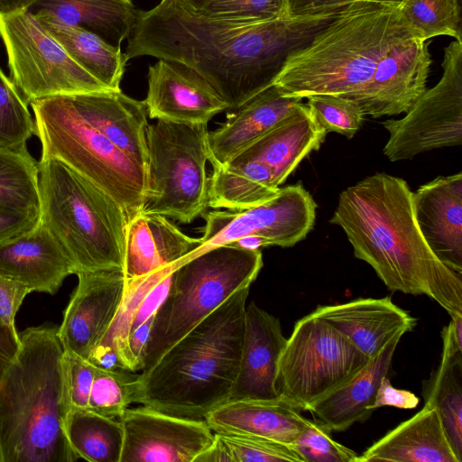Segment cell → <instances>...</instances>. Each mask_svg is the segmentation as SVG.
Instances as JSON below:
<instances>
[{"mask_svg": "<svg viewBox=\"0 0 462 462\" xmlns=\"http://www.w3.org/2000/svg\"><path fill=\"white\" fill-rule=\"evenodd\" d=\"M342 9V8H341ZM247 22L197 13L174 0L138 12L124 53L152 56L199 74L235 110L272 86L287 58L339 13Z\"/></svg>", "mask_w": 462, "mask_h": 462, "instance_id": "1", "label": "cell"}, {"mask_svg": "<svg viewBox=\"0 0 462 462\" xmlns=\"http://www.w3.org/2000/svg\"><path fill=\"white\" fill-rule=\"evenodd\" d=\"M329 222L342 228L355 257L368 263L390 291L426 295L451 318L462 315V274L427 245L403 179L376 172L347 187Z\"/></svg>", "mask_w": 462, "mask_h": 462, "instance_id": "2", "label": "cell"}, {"mask_svg": "<svg viewBox=\"0 0 462 462\" xmlns=\"http://www.w3.org/2000/svg\"><path fill=\"white\" fill-rule=\"evenodd\" d=\"M250 287L236 291L138 375L135 402L205 420L230 399L242 353Z\"/></svg>", "mask_w": 462, "mask_h": 462, "instance_id": "3", "label": "cell"}, {"mask_svg": "<svg viewBox=\"0 0 462 462\" xmlns=\"http://www.w3.org/2000/svg\"><path fill=\"white\" fill-rule=\"evenodd\" d=\"M58 328L25 329L0 378L2 462H74L64 430L65 397Z\"/></svg>", "mask_w": 462, "mask_h": 462, "instance_id": "4", "label": "cell"}, {"mask_svg": "<svg viewBox=\"0 0 462 462\" xmlns=\"http://www.w3.org/2000/svg\"><path fill=\"white\" fill-rule=\"evenodd\" d=\"M411 37L416 35L398 5L354 2L287 58L273 85L283 95L300 99L315 95L353 99L388 49Z\"/></svg>", "mask_w": 462, "mask_h": 462, "instance_id": "5", "label": "cell"}, {"mask_svg": "<svg viewBox=\"0 0 462 462\" xmlns=\"http://www.w3.org/2000/svg\"><path fill=\"white\" fill-rule=\"evenodd\" d=\"M38 168L40 220L64 249L75 274L124 271L128 218L123 208L59 160H40Z\"/></svg>", "mask_w": 462, "mask_h": 462, "instance_id": "6", "label": "cell"}, {"mask_svg": "<svg viewBox=\"0 0 462 462\" xmlns=\"http://www.w3.org/2000/svg\"><path fill=\"white\" fill-rule=\"evenodd\" d=\"M262 267L260 249L236 243L211 246L181 261L154 316L142 371L236 291L250 287Z\"/></svg>", "mask_w": 462, "mask_h": 462, "instance_id": "7", "label": "cell"}, {"mask_svg": "<svg viewBox=\"0 0 462 462\" xmlns=\"http://www.w3.org/2000/svg\"><path fill=\"white\" fill-rule=\"evenodd\" d=\"M41 158L56 159L91 181L125 210L128 221L142 211L145 169L85 121L67 95L33 100Z\"/></svg>", "mask_w": 462, "mask_h": 462, "instance_id": "8", "label": "cell"}, {"mask_svg": "<svg viewBox=\"0 0 462 462\" xmlns=\"http://www.w3.org/2000/svg\"><path fill=\"white\" fill-rule=\"evenodd\" d=\"M208 124L158 119L148 125L142 212L189 224L208 208Z\"/></svg>", "mask_w": 462, "mask_h": 462, "instance_id": "9", "label": "cell"}, {"mask_svg": "<svg viewBox=\"0 0 462 462\" xmlns=\"http://www.w3.org/2000/svg\"><path fill=\"white\" fill-rule=\"evenodd\" d=\"M369 361L314 311L298 320L287 338L276 375L278 397L297 410L346 383Z\"/></svg>", "mask_w": 462, "mask_h": 462, "instance_id": "10", "label": "cell"}, {"mask_svg": "<svg viewBox=\"0 0 462 462\" xmlns=\"http://www.w3.org/2000/svg\"><path fill=\"white\" fill-rule=\"evenodd\" d=\"M0 38L10 79L27 104L60 95L111 90L77 63L23 7L0 12Z\"/></svg>", "mask_w": 462, "mask_h": 462, "instance_id": "11", "label": "cell"}, {"mask_svg": "<svg viewBox=\"0 0 462 462\" xmlns=\"http://www.w3.org/2000/svg\"><path fill=\"white\" fill-rule=\"evenodd\" d=\"M443 75L400 119L383 122L389 138L383 149L391 162L462 144V42L444 50Z\"/></svg>", "mask_w": 462, "mask_h": 462, "instance_id": "12", "label": "cell"}, {"mask_svg": "<svg viewBox=\"0 0 462 462\" xmlns=\"http://www.w3.org/2000/svg\"><path fill=\"white\" fill-rule=\"evenodd\" d=\"M316 208L310 193L297 183L279 188L273 198L250 208L206 211L201 245L194 253L245 236L258 238L263 247H291L312 229Z\"/></svg>", "mask_w": 462, "mask_h": 462, "instance_id": "13", "label": "cell"}, {"mask_svg": "<svg viewBox=\"0 0 462 462\" xmlns=\"http://www.w3.org/2000/svg\"><path fill=\"white\" fill-rule=\"evenodd\" d=\"M120 462H195L214 441L205 420L173 416L150 407L127 409Z\"/></svg>", "mask_w": 462, "mask_h": 462, "instance_id": "14", "label": "cell"}, {"mask_svg": "<svg viewBox=\"0 0 462 462\" xmlns=\"http://www.w3.org/2000/svg\"><path fill=\"white\" fill-rule=\"evenodd\" d=\"M58 337L64 351L87 359L112 324L125 296L123 270L79 272Z\"/></svg>", "mask_w": 462, "mask_h": 462, "instance_id": "15", "label": "cell"}, {"mask_svg": "<svg viewBox=\"0 0 462 462\" xmlns=\"http://www.w3.org/2000/svg\"><path fill=\"white\" fill-rule=\"evenodd\" d=\"M431 58L427 41L395 42L378 60L364 89L353 99L374 118L405 113L426 90Z\"/></svg>", "mask_w": 462, "mask_h": 462, "instance_id": "16", "label": "cell"}, {"mask_svg": "<svg viewBox=\"0 0 462 462\" xmlns=\"http://www.w3.org/2000/svg\"><path fill=\"white\" fill-rule=\"evenodd\" d=\"M148 116L182 124H208L227 106L211 85L182 64L158 60L148 69Z\"/></svg>", "mask_w": 462, "mask_h": 462, "instance_id": "17", "label": "cell"}, {"mask_svg": "<svg viewBox=\"0 0 462 462\" xmlns=\"http://www.w3.org/2000/svg\"><path fill=\"white\" fill-rule=\"evenodd\" d=\"M420 232L435 256L462 274V173L439 176L412 192Z\"/></svg>", "mask_w": 462, "mask_h": 462, "instance_id": "18", "label": "cell"}, {"mask_svg": "<svg viewBox=\"0 0 462 462\" xmlns=\"http://www.w3.org/2000/svg\"><path fill=\"white\" fill-rule=\"evenodd\" d=\"M286 341L277 317L254 302L245 307L239 370L229 401L278 398L275 382Z\"/></svg>", "mask_w": 462, "mask_h": 462, "instance_id": "19", "label": "cell"}, {"mask_svg": "<svg viewBox=\"0 0 462 462\" xmlns=\"http://www.w3.org/2000/svg\"><path fill=\"white\" fill-rule=\"evenodd\" d=\"M75 274L64 249L41 220L31 229L0 244V275L32 291L55 294Z\"/></svg>", "mask_w": 462, "mask_h": 462, "instance_id": "20", "label": "cell"}, {"mask_svg": "<svg viewBox=\"0 0 462 462\" xmlns=\"http://www.w3.org/2000/svg\"><path fill=\"white\" fill-rule=\"evenodd\" d=\"M314 312L369 359L378 355L395 336H403L416 325V319L395 305L390 297L319 306Z\"/></svg>", "mask_w": 462, "mask_h": 462, "instance_id": "21", "label": "cell"}, {"mask_svg": "<svg viewBox=\"0 0 462 462\" xmlns=\"http://www.w3.org/2000/svg\"><path fill=\"white\" fill-rule=\"evenodd\" d=\"M80 116L142 165L147 162L148 111L121 90L67 95Z\"/></svg>", "mask_w": 462, "mask_h": 462, "instance_id": "22", "label": "cell"}, {"mask_svg": "<svg viewBox=\"0 0 462 462\" xmlns=\"http://www.w3.org/2000/svg\"><path fill=\"white\" fill-rule=\"evenodd\" d=\"M327 134L309 106L300 102L233 160L266 164L279 187L310 153L319 149Z\"/></svg>", "mask_w": 462, "mask_h": 462, "instance_id": "23", "label": "cell"}, {"mask_svg": "<svg viewBox=\"0 0 462 462\" xmlns=\"http://www.w3.org/2000/svg\"><path fill=\"white\" fill-rule=\"evenodd\" d=\"M302 99L283 95L272 85L229 114L225 123L208 135L212 166L229 162L279 121Z\"/></svg>", "mask_w": 462, "mask_h": 462, "instance_id": "24", "label": "cell"}, {"mask_svg": "<svg viewBox=\"0 0 462 462\" xmlns=\"http://www.w3.org/2000/svg\"><path fill=\"white\" fill-rule=\"evenodd\" d=\"M200 238L182 233L166 217L140 212L125 230L124 273L127 279L178 263L197 251Z\"/></svg>", "mask_w": 462, "mask_h": 462, "instance_id": "25", "label": "cell"}, {"mask_svg": "<svg viewBox=\"0 0 462 462\" xmlns=\"http://www.w3.org/2000/svg\"><path fill=\"white\" fill-rule=\"evenodd\" d=\"M205 420L215 433L252 435L291 446L310 421L279 397L229 401L209 412Z\"/></svg>", "mask_w": 462, "mask_h": 462, "instance_id": "26", "label": "cell"}, {"mask_svg": "<svg viewBox=\"0 0 462 462\" xmlns=\"http://www.w3.org/2000/svg\"><path fill=\"white\" fill-rule=\"evenodd\" d=\"M402 336H395L350 380L314 402L307 411L330 431H344L367 420L377 389L387 376L393 354Z\"/></svg>", "mask_w": 462, "mask_h": 462, "instance_id": "27", "label": "cell"}, {"mask_svg": "<svg viewBox=\"0 0 462 462\" xmlns=\"http://www.w3.org/2000/svg\"><path fill=\"white\" fill-rule=\"evenodd\" d=\"M459 462L436 408L425 404L409 420L388 431L357 462Z\"/></svg>", "mask_w": 462, "mask_h": 462, "instance_id": "28", "label": "cell"}, {"mask_svg": "<svg viewBox=\"0 0 462 462\" xmlns=\"http://www.w3.org/2000/svg\"><path fill=\"white\" fill-rule=\"evenodd\" d=\"M23 8L88 30L117 47L130 36L139 12L132 0H29Z\"/></svg>", "mask_w": 462, "mask_h": 462, "instance_id": "29", "label": "cell"}, {"mask_svg": "<svg viewBox=\"0 0 462 462\" xmlns=\"http://www.w3.org/2000/svg\"><path fill=\"white\" fill-rule=\"evenodd\" d=\"M441 360L423 382L424 403L436 408L450 447L462 461V349L453 341L449 324L442 329Z\"/></svg>", "mask_w": 462, "mask_h": 462, "instance_id": "30", "label": "cell"}, {"mask_svg": "<svg viewBox=\"0 0 462 462\" xmlns=\"http://www.w3.org/2000/svg\"><path fill=\"white\" fill-rule=\"evenodd\" d=\"M279 188L266 164L232 160L213 166L208 177V203L213 209H246L271 199Z\"/></svg>", "mask_w": 462, "mask_h": 462, "instance_id": "31", "label": "cell"}, {"mask_svg": "<svg viewBox=\"0 0 462 462\" xmlns=\"http://www.w3.org/2000/svg\"><path fill=\"white\" fill-rule=\"evenodd\" d=\"M36 18L77 63L107 88L121 90L120 83L127 62L121 47L114 46L83 28L47 17Z\"/></svg>", "mask_w": 462, "mask_h": 462, "instance_id": "32", "label": "cell"}, {"mask_svg": "<svg viewBox=\"0 0 462 462\" xmlns=\"http://www.w3.org/2000/svg\"><path fill=\"white\" fill-rule=\"evenodd\" d=\"M64 430L79 458L89 462H120L124 445L120 420L88 410L70 409L65 417Z\"/></svg>", "mask_w": 462, "mask_h": 462, "instance_id": "33", "label": "cell"}, {"mask_svg": "<svg viewBox=\"0 0 462 462\" xmlns=\"http://www.w3.org/2000/svg\"><path fill=\"white\" fill-rule=\"evenodd\" d=\"M0 208L40 217L38 162L27 146L0 147Z\"/></svg>", "mask_w": 462, "mask_h": 462, "instance_id": "34", "label": "cell"}, {"mask_svg": "<svg viewBox=\"0 0 462 462\" xmlns=\"http://www.w3.org/2000/svg\"><path fill=\"white\" fill-rule=\"evenodd\" d=\"M461 0H402L398 10L417 38L446 35L462 42Z\"/></svg>", "mask_w": 462, "mask_h": 462, "instance_id": "35", "label": "cell"}, {"mask_svg": "<svg viewBox=\"0 0 462 462\" xmlns=\"http://www.w3.org/2000/svg\"><path fill=\"white\" fill-rule=\"evenodd\" d=\"M138 375L124 368L97 367L87 410L119 420L136 401Z\"/></svg>", "mask_w": 462, "mask_h": 462, "instance_id": "36", "label": "cell"}, {"mask_svg": "<svg viewBox=\"0 0 462 462\" xmlns=\"http://www.w3.org/2000/svg\"><path fill=\"white\" fill-rule=\"evenodd\" d=\"M35 134L28 104L0 68V147L20 148Z\"/></svg>", "mask_w": 462, "mask_h": 462, "instance_id": "37", "label": "cell"}, {"mask_svg": "<svg viewBox=\"0 0 462 462\" xmlns=\"http://www.w3.org/2000/svg\"><path fill=\"white\" fill-rule=\"evenodd\" d=\"M215 435L226 462H303L291 445L252 435Z\"/></svg>", "mask_w": 462, "mask_h": 462, "instance_id": "38", "label": "cell"}, {"mask_svg": "<svg viewBox=\"0 0 462 462\" xmlns=\"http://www.w3.org/2000/svg\"><path fill=\"white\" fill-rule=\"evenodd\" d=\"M307 99L306 105L327 133L334 132L351 139L363 124L365 114L359 104L352 98L337 95H315Z\"/></svg>", "mask_w": 462, "mask_h": 462, "instance_id": "39", "label": "cell"}, {"mask_svg": "<svg viewBox=\"0 0 462 462\" xmlns=\"http://www.w3.org/2000/svg\"><path fill=\"white\" fill-rule=\"evenodd\" d=\"M197 13L247 22L290 16L288 0H205Z\"/></svg>", "mask_w": 462, "mask_h": 462, "instance_id": "40", "label": "cell"}, {"mask_svg": "<svg viewBox=\"0 0 462 462\" xmlns=\"http://www.w3.org/2000/svg\"><path fill=\"white\" fill-rule=\"evenodd\" d=\"M331 431L310 420L292 445L303 462H357L358 454L335 441Z\"/></svg>", "mask_w": 462, "mask_h": 462, "instance_id": "41", "label": "cell"}, {"mask_svg": "<svg viewBox=\"0 0 462 462\" xmlns=\"http://www.w3.org/2000/svg\"><path fill=\"white\" fill-rule=\"evenodd\" d=\"M61 366L69 409L87 410L97 367L87 359L64 350Z\"/></svg>", "mask_w": 462, "mask_h": 462, "instance_id": "42", "label": "cell"}, {"mask_svg": "<svg viewBox=\"0 0 462 462\" xmlns=\"http://www.w3.org/2000/svg\"><path fill=\"white\" fill-rule=\"evenodd\" d=\"M32 291L24 284L0 275V323L16 331L15 316ZM17 332V331H16Z\"/></svg>", "mask_w": 462, "mask_h": 462, "instance_id": "43", "label": "cell"}, {"mask_svg": "<svg viewBox=\"0 0 462 462\" xmlns=\"http://www.w3.org/2000/svg\"><path fill=\"white\" fill-rule=\"evenodd\" d=\"M174 270L160 280L141 300L134 313L129 333L156 314L166 298Z\"/></svg>", "mask_w": 462, "mask_h": 462, "instance_id": "44", "label": "cell"}, {"mask_svg": "<svg viewBox=\"0 0 462 462\" xmlns=\"http://www.w3.org/2000/svg\"><path fill=\"white\" fill-rule=\"evenodd\" d=\"M369 1L398 5L402 0H288L289 15L291 17L313 15L341 9L354 2Z\"/></svg>", "mask_w": 462, "mask_h": 462, "instance_id": "45", "label": "cell"}, {"mask_svg": "<svg viewBox=\"0 0 462 462\" xmlns=\"http://www.w3.org/2000/svg\"><path fill=\"white\" fill-rule=\"evenodd\" d=\"M419 402V398L413 393L394 388L387 376H384L380 382L372 410L374 411L383 406L414 409Z\"/></svg>", "mask_w": 462, "mask_h": 462, "instance_id": "46", "label": "cell"}, {"mask_svg": "<svg viewBox=\"0 0 462 462\" xmlns=\"http://www.w3.org/2000/svg\"><path fill=\"white\" fill-rule=\"evenodd\" d=\"M39 220V217L0 208V244L32 228Z\"/></svg>", "mask_w": 462, "mask_h": 462, "instance_id": "47", "label": "cell"}, {"mask_svg": "<svg viewBox=\"0 0 462 462\" xmlns=\"http://www.w3.org/2000/svg\"><path fill=\"white\" fill-rule=\"evenodd\" d=\"M20 345V337L16 331L0 323V378L15 356Z\"/></svg>", "mask_w": 462, "mask_h": 462, "instance_id": "48", "label": "cell"}, {"mask_svg": "<svg viewBox=\"0 0 462 462\" xmlns=\"http://www.w3.org/2000/svg\"><path fill=\"white\" fill-rule=\"evenodd\" d=\"M449 327L453 341L458 348L462 349V315L451 318Z\"/></svg>", "mask_w": 462, "mask_h": 462, "instance_id": "49", "label": "cell"}, {"mask_svg": "<svg viewBox=\"0 0 462 462\" xmlns=\"http://www.w3.org/2000/svg\"><path fill=\"white\" fill-rule=\"evenodd\" d=\"M29 0H0V12H8L23 7Z\"/></svg>", "mask_w": 462, "mask_h": 462, "instance_id": "50", "label": "cell"}, {"mask_svg": "<svg viewBox=\"0 0 462 462\" xmlns=\"http://www.w3.org/2000/svg\"><path fill=\"white\" fill-rule=\"evenodd\" d=\"M175 2L190 8L193 11H199L205 0H174Z\"/></svg>", "mask_w": 462, "mask_h": 462, "instance_id": "51", "label": "cell"}, {"mask_svg": "<svg viewBox=\"0 0 462 462\" xmlns=\"http://www.w3.org/2000/svg\"><path fill=\"white\" fill-rule=\"evenodd\" d=\"M0 462H2V457H1V452H0Z\"/></svg>", "mask_w": 462, "mask_h": 462, "instance_id": "52", "label": "cell"}]
</instances>
